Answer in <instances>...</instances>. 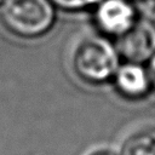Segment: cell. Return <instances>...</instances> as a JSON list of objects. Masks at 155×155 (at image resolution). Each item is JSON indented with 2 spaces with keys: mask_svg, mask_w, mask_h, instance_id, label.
<instances>
[{
  "mask_svg": "<svg viewBox=\"0 0 155 155\" xmlns=\"http://www.w3.org/2000/svg\"><path fill=\"white\" fill-rule=\"evenodd\" d=\"M138 18L155 21V0H128Z\"/></svg>",
  "mask_w": 155,
  "mask_h": 155,
  "instance_id": "ba28073f",
  "label": "cell"
},
{
  "mask_svg": "<svg viewBox=\"0 0 155 155\" xmlns=\"http://www.w3.org/2000/svg\"><path fill=\"white\" fill-rule=\"evenodd\" d=\"M138 19L128 0H102L94 7V21L101 31L117 38Z\"/></svg>",
  "mask_w": 155,
  "mask_h": 155,
  "instance_id": "277c9868",
  "label": "cell"
},
{
  "mask_svg": "<svg viewBox=\"0 0 155 155\" xmlns=\"http://www.w3.org/2000/svg\"><path fill=\"white\" fill-rule=\"evenodd\" d=\"M119 155H155V126H142L128 132L121 140Z\"/></svg>",
  "mask_w": 155,
  "mask_h": 155,
  "instance_id": "8992f818",
  "label": "cell"
},
{
  "mask_svg": "<svg viewBox=\"0 0 155 155\" xmlns=\"http://www.w3.org/2000/svg\"><path fill=\"white\" fill-rule=\"evenodd\" d=\"M115 46L121 59L147 64L155 56V21L138 18L116 38Z\"/></svg>",
  "mask_w": 155,
  "mask_h": 155,
  "instance_id": "3957f363",
  "label": "cell"
},
{
  "mask_svg": "<svg viewBox=\"0 0 155 155\" xmlns=\"http://www.w3.org/2000/svg\"><path fill=\"white\" fill-rule=\"evenodd\" d=\"M111 82L116 92L130 101L143 99L153 92L148 68L143 63L124 61L116 69Z\"/></svg>",
  "mask_w": 155,
  "mask_h": 155,
  "instance_id": "5b68a950",
  "label": "cell"
},
{
  "mask_svg": "<svg viewBox=\"0 0 155 155\" xmlns=\"http://www.w3.org/2000/svg\"><path fill=\"white\" fill-rule=\"evenodd\" d=\"M102 0H52L57 8L65 12H82L94 8Z\"/></svg>",
  "mask_w": 155,
  "mask_h": 155,
  "instance_id": "52a82bcc",
  "label": "cell"
},
{
  "mask_svg": "<svg viewBox=\"0 0 155 155\" xmlns=\"http://www.w3.org/2000/svg\"><path fill=\"white\" fill-rule=\"evenodd\" d=\"M149 78H150V84H151V91L155 92V56L147 63Z\"/></svg>",
  "mask_w": 155,
  "mask_h": 155,
  "instance_id": "30bf717a",
  "label": "cell"
},
{
  "mask_svg": "<svg viewBox=\"0 0 155 155\" xmlns=\"http://www.w3.org/2000/svg\"><path fill=\"white\" fill-rule=\"evenodd\" d=\"M4 2H5V0H0V6H1V5L4 4Z\"/></svg>",
  "mask_w": 155,
  "mask_h": 155,
  "instance_id": "8fae6325",
  "label": "cell"
},
{
  "mask_svg": "<svg viewBox=\"0 0 155 155\" xmlns=\"http://www.w3.org/2000/svg\"><path fill=\"white\" fill-rule=\"evenodd\" d=\"M120 61L115 44L101 35L80 39L70 56V65L78 79L93 86L111 82Z\"/></svg>",
  "mask_w": 155,
  "mask_h": 155,
  "instance_id": "6da1fadb",
  "label": "cell"
},
{
  "mask_svg": "<svg viewBox=\"0 0 155 155\" xmlns=\"http://www.w3.org/2000/svg\"><path fill=\"white\" fill-rule=\"evenodd\" d=\"M84 155H119L116 150L107 145H97L88 149Z\"/></svg>",
  "mask_w": 155,
  "mask_h": 155,
  "instance_id": "9c48e42d",
  "label": "cell"
},
{
  "mask_svg": "<svg viewBox=\"0 0 155 155\" xmlns=\"http://www.w3.org/2000/svg\"><path fill=\"white\" fill-rule=\"evenodd\" d=\"M0 21L18 38L38 39L53 29L57 7L52 0H5L0 6Z\"/></svg>",
  "mask_w": 155,
  "mask_h": 155,
  "instance_id": "7a4b0ae2",
  "label": "cell"
}]
</instances>
